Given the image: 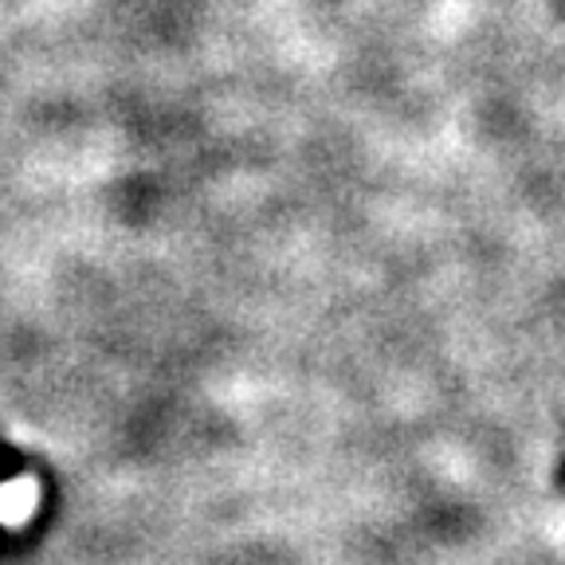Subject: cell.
I'll list each match as a JSON object with an SVG mask.
<instances>
[{
    "label": "cell",
    "mask_w": 565,
    "mask_h": 565,
    "mask_svg": "<svg viewBox=\"0 0 565 565\" xmlns=\"http://www.w3.org/2000/svg\"><path fill=\"white\" fill-rule=\"evenodd\" d=\"M32 499H35V487L28 483V479H20V483H12L9 491H0V514H4L9 522H20L35 507Z\"/></svg>",
    "instance_id": "6da1fadb"
}]
</instances>
